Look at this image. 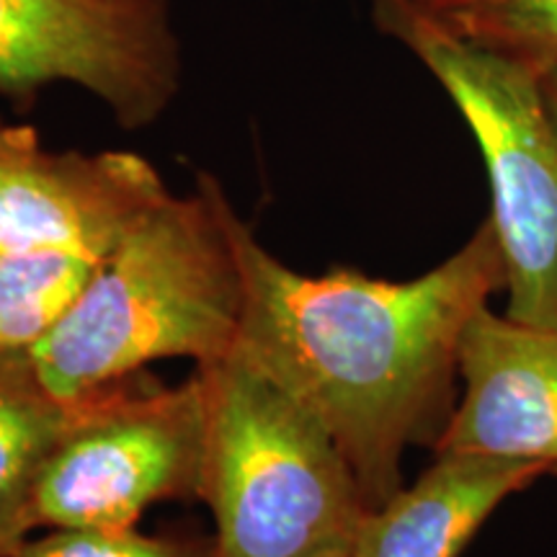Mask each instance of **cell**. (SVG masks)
Returning <instances> with one entry per match:
<instances>
[{
  "mask_svg": "<svg viewBox=\"0 0 557 557\" xmlns=\"http://www.w3.org/2000/svg\"><path fill=\"white\" fill-rule=\"evenodd\" d=\"M52 83L86 88L122 127H148L181 88L169 3L0 0V94L32 101Z\"/></svg>",
  "mask_w": 557,
  "mask_h": 557,
  "instance_id": "obj_6",
  "label": "cell"
},
{
  "mask_svg": "<svg viewBox=\"0 0 557 557\" xmlns=\"http://www.w3.org/2000/svg\"><path fill=\"white\" fill-rule=\"evenodd\" d=\"M233 240L243 271L235 348L323 423L374 511L403 487L406 449L442 438L457 406L462 333L506 289L493 222L408 282L354 269L299 274L238 212Z\"/></svg>",
  "mask_w": 557,
  "mask_h": 557,
  "instance_id": "obj_1",
  "label": "cell"
},
{
  "mask_svg": "<svg viewBox=\"0 0 557 557\" xmlns=\"http://www.w3.org/2000/svg\"><path fill=\"white\" fill-rule=\"evenodd\" d=\"M233 214L220 181L199 173L191 194L169 191L132 222L67 315L29 351L54 398L83 400L150 361L201 367L235 351L243 271Z\"/></svg>",
  "mask_w": 557,
  "mask_h": 557,
  "instance_id": "obj_2",
  "label": "cell"
},
{
  "mask_svg": "<svg viewBox=\"0 0 557 557\" xmlns=\"http://www.w3.org/2000/svg\"><path fill=\"white\" fill-rule=\"evenodd\" d=\"M11 557H214L212 542L150 537L135 527L52 529L47 537L26 540Z\"/></svg>",
  "mask_w": 557,
  "mask_h": 557,
  "instance_id": "obj_13",
  "label": "cell"
},
{
  "mask_svg": "<svg viewBox=\"0 0 557 557\" xmlns=\"http://www.w3.org/2000/svg\"><path fill=\"white\" fill-rule=\"evenodd\" d=\"M451 37L537 78L557 73V0H416Z\"/></svg>",
  "mask_w": 557,
  "mask_h": 557,
  "instance_id": "obj_12",
  "label": "cell"
},
{
  "mask_svg": "<svg viewBox=\"0 0 557 557\" xmlns=\"http://www.w3.org/2000/svg\"><path fill=\"white\" fill-rule=\"evenodd\" d=\"M540 83H542V96H545L547 111L549 116H553L555 129H557V73L547 75V78H540Z\"/></svg>",
  "mask_w": 557,
  "mask_h": 557,
  "instance_id": "obj_14",
  "label": "cell"
},
{
  "mask_svg": "<svg viewBox=\"0 0 557 557\" xmlns=\"http://www.w3.org/2000/svg\"><path fill=\"white\" fill-rule=\"evenodd\" d=\"M555 465L465 451H438L434 465L369 511L354 534L357 557H459L508 496Z\"/></svg>",
  "mask_w": 557,
  "mask_h": 557,
  "instance_id": "obj_9",
  "label": "cell"
},
{
  "mask_svg": "<svg viewBox=\"0 0 557 557\" xmlns=\"http://www.w3.org/2000/svg\"><path fill=\"white\" fill-rule=\"evenodd\" d=\"M374 26L408 47L470 124L487 178L500 253L506 315L557 329V129L542 83L451 37L416 0H369Z\"/></svg>",
  "mask_w": 557,
  "mask_h": 557,
  "instance_id": "obj_4",
  "label": "cell"
},
{
  "mask_svg": "<svg viewBox=\"0 0 557 557\" xmlns=\"http://www.w3.org/2000/svg\"><path fill=\"white\" fill-rule=\"evenodd\" d=\"M96 267L67 250L0 253V354L32 351L67 315Z\"/></svg>",
  "mask_w": 557,
  "mask_h": 557,
  "instance_id": "obj_11",
  "label": "cell"
},
{
  "mask_svg": "<svg viewBox=\"0 0 557 557\" xmlns=\"http://www.w3.org/2000/svg\"><path fill=\"white\" fill-rule=\"evenodd\" d=\"M165 194L135 152H54L29 124L0 122V253L67 250L101 263Z\"/></svg>",
  "mask_w": 557,
  "mask_h": 557,
  "instance_id": "obj_7",
  "label": "cell"
},
{
  "mask_svg": "<svg viewBox=\"0 0 557 557\" xmlns=\"http://www.w3.org/2000/svg\"><path fill=\"white\" fill-rule=\"evenodd\" d=\"M310 557H357V555H354V540L333 542V545L318 549V553L310 555Z\"/></svg>",
  "mask_w": 557,
  "mask_h": 557,
  "instance_id": "obj_15",
  "label": "cell"
},
{
  "mask_svg": "<svg viewBox=\"0 0 557 557\" xmlns=\"http://www.w3.org/2000/svg\"><path fill=\"white\" fill-rule=\"evenodd\" d=\"M75 403L34 487V529L135 527L152 504L197 498L207 436L199 372L178 387L127 377Z\"/></svg>",
  "mask_w": 557,
  "mask_h": 557,
  "instance_id": "obj_5",
  "label": "cell"
},
{
  "mask_svg": "<svg viewBox=\"0 0 557 557\" xmlns=\"http://www.w3.org/2000/svg\"><path fill=\"white\" fill-rule=\"evenodd\" d=\"M462 395L438 451L547 462L557 468V329L480 308L459 341Z\"/></svg>",
  "mask_w": 557,
  "mask_h": 557,
  "instance_id": "obj_8",
  "label": "cell"
},
{
  "mask_svg": "<svg viewBox=\"0 0 557 557\" xmlns=\"http://www.w3.org/2000/svg\"><path fill=\"white\" fill-rule=\"evenodd\" d=\"M75 406L45 387L29 351L0 354V557L34 532V487Z\"/></svg>",
  "mask_w": 557,
  "mask_h": 557,
  "instance_id": "obj_10",
  "label": "cell"
},
{
  "mask_svg": "<svg viewBox=\"0 0 557 557\" xmlns=\"http://www.w3.org/2000/svg\"><path fill=\"white\" fill-rule=\"evenodd\" d=\"M207 436L197 498L214 557H310L354 540L372 508L323 423L233 354L197 367Z\"/></svg>",
  "mask_w": 557,
  "mask_h": 557,
  "instance_id": "obj_3",
  "label": "cell"
}]
</instances>
